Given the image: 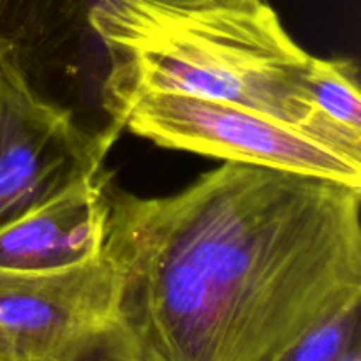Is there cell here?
I'll list each match as a JSON object with an SVG mask.
<instances>
[{
  "mask_svg": "<svg viewBox=\"0 0 361 361\" xmlns=\"http://www.w3.org/2000/svg\"><path fill=\"white\" fill-rule=\"evenodd\" d=\"M361 187L224 162L180 192L109 187L102 257L133 361H256L361 300Z\"/></svg>",
  "mask_w": 361,
  "mask_h": 361,
  "instance_id": "1",
  "label": "cell"
},
{
  "mask_svg": "<svg viewBox=\"0 0 361 361\" xmlns=\"http://www.w3.org/2000/svg\"><path fill=\"white\" fill-rule=\"evenodd\" d=\"M92 28L104 49L106 120L130 95H189L264 113L361 159L310 102L312 55L267 0H102Z\"/></svg>",
  "mask_w": 361,
  "mask_h": 361,
  "instance_id": "2",
  "label": "cell"
},
{
  "mask_svg": "<svg viewBox=\"0 0 361 361\" xmlns=\"http://www.w3.org/2000/svg\"><path fill=\"white\" fill-rule=\"evenodd\" d=\"M108 120L159 147L361 187V159L243 106L137 94L109 106Z\"/></svg>",
  "mask_w": 361,
  "mask_h": 361,
  "instance_id": "3",
  "label": "cell"
},
{
  "mask_svg": "<svg viewBox=\"0 0 361 361\" xmlns=\"http://www.w3.org/2000/svg\"><path fill=\"white\" fill-rule=\"evenodd\" d=\"M115 330L116 281L102 256L51 271L0 268V360L127 361Z\"/></svg>",
  "mask_w": 361,
  "mask_h": 361,
  "instance_id": "4",
  "label": "cell"
},
{
  "mask_svg": "<svg viewBox=\"0 0 361 361\" xmlns=\"http://www.w3.org/2000/svg\"><path fill=\"white\" fill-rule=\"evenodd\" d=\"M118 134L87 129L0 56V228L102 171Z\"/></svg>",
  "mask_w": 361,
  "mask_h": 361,
  "instance_id": "5",
  "label": "cell"
},
{
  "mask_svg": "<svg viewBox=\"0 0 361 361\" xmlns=\"http://www.w3.org/2000/svg\"><path fill=\"white\" fill-rule=\"evenodd\" d=\"M102 0H0V56L49 101L51 87H92L99 106L106 80L104 49L92 28ZM102 111V108H101Z\"/></svg>",
  "mask_w": 361,
  "mask_h": 361,
  "instance_id": "6",
  "label": "cell"
},
{
  "mask_svg": "<svg viewBox=\"0 0 361 361\" xmlns=\"http://www.w3.org/2000/svg\"><path fill=\"white\" fill-rule=\"evenodd\" d=\"M111 176H88L0 228V268L51 271L102 256Z\"/></svg>",
  "mask_w": 361,
  "mask_h": 361,
  "instance_id": "7",
  "label": "cell"
},
{
  "mask_svg": "<svg viewBox=\"0 0 361 361\" xmlns=\"http://www.w3.org/2000/svg\"><path fill=\"white\" fill-rule=\"evenodd\" d=\"M307 94L321 116L361 148V92L358 63L351 59H316L307 67Z\"/></svg>",
  "mask_w": 361,
  "mask_h": 361,
  "instance_id": "8",
  "label": "cell"
},
{
  "mask_svg": "<svg viewBox=\"0 0 361 361\" xmlns=\"http://www.w3.org/2000/svg\"><path fill=\"white\" fill-rule=\"evenodd\" d=\"M360 309L345 303L256 361H360Z\"/></svg>",
  "mask_w": 361,
  "mask_h": 361,
  "instance_id": "9",
  "label": "cell"
},
{
  "mask_svg": "<svg viewBox=\"0 0 361 361\" xmlns=\"http://www.w3.org/2000/svg\"><path fill=\"white\" fill-rule=\"evenodd\" d=\"M0 361H4V360H0Z\"/></svg>",
  "mask_w": 361,
  "mask_h": 361,
  "instance_id": "10",
  "label": "cell"
}]
</instances>
